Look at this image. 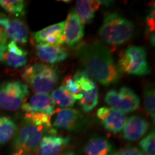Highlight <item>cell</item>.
<instances>
[{
    "instance_id": "cell-20",
    "label": "cell",
    "mask_w": 155,
    "mask_h": 155,
    "mask_svg": "<svg viewBox=\"0 0 155 155\" xmlns=\"http://www.w3.org/2000/svg\"><path fill=\"white\" fill-rule=\"evenodd\" d=\"M77 101L85 113L91 111L96 107L98 102V87L91 90L79 92Z\"/></svg>"
},
{
    "instance_id": "cell-19",
    "label": "cell",
    "mask_w": 155,
    "mask_h": 155,
    "mask_svg": "<svg viewBox=\"0 0 155 155\" xmlns=\"http://www.w3.org/2000/svg\"><path fill=\"white\" fill-rule=\"evenodd\" d=\"M86 155H112L113 146L110 141L102 137H94L84 148Z\"/></svg>"
},
{
    "instance_id": "cell-29",
    "label": "cell",
    "mask_w": 155,
    "mask_h": 155,
    "mask_svg": "<svg viewBox=\"0 0 155 155\" xmlns=\"http://www.w3.org/2000/svg\"><path fill=\"white\" fill-rule=\"evenodd\" d=\"M7 38L5 32H4L2 29L0 28V58H1L2 54L6 45H7Z\"/></svg>"
},
{
    "instance_id": "cell-23",
    "label": "cell",
    "mask_w": 155,
    "mask_h": 155,
    "mask_svg": "<svg viewBox=\"0 0 155 155\" xmlns=\"http://www.w3.org/2000/svg\"><path fill=\"white\" fill-rule=\"evenodd\" d=\"M0 6L7 12L16 17L25 15V4L22 0H0Z\"/></svg>"
},
{
    "instance_id": "cell-11",
    "label": "cell",
    "mask_w": 155,
    "mask_h": 155,
    "mask_svg": "<svg viewBox=\"0 0 155 155\" xmlns=\"http://www.w3.org/2000/svg\"><path fill=\"white\" fill-rule=\"evenodd\" d=\"M83 125V117L81 114L73 108H62L58 111L53 123L56 128L68 131H78Z\"/></svg>"
},
{
    "instance_id": "cell-3",
    "label": "cell",
    "mask_w": 155,
    "mask_h": 155,
    "mask_svg": "<svg viewBox=\"0 0 155 155\" xmlns=\"http://www.w3.org/2000/svg\"><path fill=\"white\" fill-rule=\"evenodd\" d=\"M22 78L36 94H48L53 91L59 81L58 71L55 67L35 63L25 68Z\"/></svg>"
},
{
    "instance_id": "cell-1",
    "label": "cell",
    "mask_w": 155,
    "mask_h": 155,
    "mask_svg": "<svg viewBox=\"0 0 155 155\" xmlns=\"http://www.w3.org/2000/svg\"><path fill=\"white\" fill-rule=\"evenodd\" d=\"M79 61L86 72L105 86L115 84L121 78V71L111 51L98 40L81 45L77 50Z\"/></svg>"
},
{
    "instance_id": "cell-10",
    "label": "cell",
    "mask_w": 155,
    "mask_h": 155,
    "mask_svg": "<svg viewBox=\"0 0 155 155\" xmlns=\"http://www.w3.org/2000/svg\"><path fill=\"white\" fill-rule=\"evenodd\" d=\"M96 115L104 128L111 133H118L123 130L127 119L124 114L108 107L98 108Z\"/></svg>"
},
{
    "instance_id": "cell-15",
    "label": "cell",
    "mask_w": 155,
    "mask_h": 155,
    "mask_svg": "<svg viewBox=\"0 0 155 155\" xmlns=\"http://www.w3.org/2000/svg\"><path fill=\"white\" fill-rule=\"evenodd\" d=\"M36 54L42 61L50 64L62 62L68 58L66 50L58 45L38 44Z\"/></svg>"
},
{
    "instance_id": "cell-28",
    "label": "cell",
    "mask_w": 155,
    "mask_h": 155,
    "mask_svg": "<svg viewBox=\"0 0 155 155\" xmlns=\"http://www.w3.org/2000/svg\"><path fill=\"white\" fill-rule=\"evenodd\" d=\"M114 155H144L141 150L136 147H127L119 151Z\"/></svg>"
},
{
    "instance_id": "cell-24",
    "label": "cell",
    "mask_w": 155,
    "mask_h": 155,
    "mask_svg": "<svg viewBox=\"0 0 155 155\" xmlns=\"http://www.w3.org/2000/svg\"><path fill=\"white\" fill-rule=\"evenodd\" d=\"M144 106L145 111L154 123L155 120V93L152 86H147L144 91Z\"/></svg>"
},
{
    "instance_id": "cell-9",
    "label": "cell",
    "mask_w": 155,
    "mask_h": 155,
    "mask_svg": "<svg viewBox=\"0 0 155 155\" xmlns=\"http://www.w3.org/2000/svg\"><path fill=\"white\" fill-rule=\"evenodd\" d=\"M84 35V26L74 9L68 15L64 22L63 32V43L69 46L77 44Z\"/></svg>"
},
{
    "instance_id": "cell-22",
    "label": "cell",
    "mask_w": 155,
    "mask_h": 155,
    "mask_svg": "<svg viewBox=\"0 0 155 155\" xmlns=\"http://www.w3.org/2000/svg\"><path fill=\"white\" fill-rule=\"evenodd\" d=\"M17 131L15 123L9 117H0V145L10 140Z\"/></svg>"
},
{
    "instance_id": "cell-13",
    "label": "cell",
    "mask_w": 155,
    "mask_h": 155,
    "mask_svg": "<svg viewBox=\"0 0 155 155\" xmlns=\"http://www.w3.org/2000/svg\"><path fill=\"white\" fill-rule=\"evenodd\" d=\"M70 142L69 137L50 134L44 136L38 147V155H58Z\"/></svg>"
},
{
    "instance_id": "cell-7",
    "label": "cell",
    "mask_w": 155,
    "mask_h": 155,
    "mask_svg": "<svg viewBox=\"0 0 155 155\" xmlns=\"http://www.w3.org/2000/svg\"><path fill=\"white\" fill-rule=\"evenodd\" d=\"M105 101L112 108L123 114L134 111L140 105L139 96L127 87H122L118 91H109L106 95Z\"/></svg>"
},
{
    "instance_id": "cell-18",
    "label": "cell",
    "mask_w": 155,
    "mask_h": 155,
    "mask_svg": "<svg viewBox=\"0 0 155 155\" xmlns=\"http://www.w3.org/2000/svg\"><path fill=\"white\" fill-rule=\"evenodd\" d=\"M102 1L93 0H79L75 2V12L80 18L83 25L88 24L94 18L95 13L100 6L103 5Z\"/></svg>"
},
{
    "instance_id": "cell-14",
    "label": "cell",
    "mask_w": 155,
    "mask_h": 155,
    "mask_svg": "<svg viewBox=\"0 0 155 155\" xmlns=\"http://www.w3.org/2000/svg\"><path fill=\"white\" fill-rule=\"evenodd\" d=\"M28 53L17 45L15 42L10 41L7 44L2 54L0 61L4 62L8 66L19 68L27 63Z\"/></svg>"
},
{
    "instance_id": "cell-27",
    "label": "cell",
    "mask_w": 155,
    "mask_h": 155,
    "mask_svg": "<svg viewBox=\"0 0 155 155\" xmlns=\"http://www.w3.org/2000/svg\"><path fill=\"white\" fill-rule=\"evenodd\" d=\"M154 7L151 8L148 16L147 17V32L150 33H154Z\"/></svg>"
},
{
    "instance_id": "cell-30",
    "label": "cell",
    "mask_w": 155,
    "mask_h": 155,
    "mask_svg": "<svg viewBox=\"0 0 155 155\" xmlns=\"http://www.w3.org/2000/svg\"><path fill=\"white\" fill-rule=\"evenodd\" d=\"M60 155H77V154L74 152H72V151H70V152L63 153V154H61Z\"/></svg>"
},
{
    "instance_id": "cell-26",
    "label": "cell",
    "mask_w": 155,
    "mask_h": 155,
    "mask_svg": "<svg viewBox=\"0 0 155 155\" xmlns=\"http://www.w3.org/2000/svg\"><path fill=\"white\" fill-rule=\"evenodd\" d=\"M141 152L144 155H155V134L152 131L139 143Z\"/></svg>"
},
{
    "instance_id": "cell-8",
    "label": "cell",
    "mask_w": 155,
    "mask_h": 155,
    "mask_svg": "<svg viewBox=\"0 0 155 155\" xmlns=\"http://www.w3.org/2000/svg\"><path fill=\"white\" fill-rule=\"evenodd\" d=\"M0 26L3 28L7 38H9L11 41L22 45L28 42V28L20 19L0 14Z\"/></svg>"
},
{
    "instance_id": "cell-5",
    "label": "cell",
    "mask_w": 155,
    "mask_h": 155,
    "mask_svg": "<svg viewBox=\"0 0 155 155\" xmlns=\"http://www.w3.org/2000/svg\"><path fill=\"white\" fill-rule=\"evenodd\" d=\"M120 71L134 75H146L150 73L144 48L132 45L125 50L119 61Z\"/></svg>"
},
{
    "instance_id": "cell-21",
    "label": "cell",
    "mask_w": 155,
    "mask_h": 155,
    "mask_svg": "<svg viewBox=\"0 0 155 155\" xmlns=\"http://www.w3.org/2000/svg\"><path fill=\"white\" fill-rule=\"evenodd\" d=\"M50 97L55 106L57 105L63 108L73 107L76 101L74 96L71 92H69L63 85L58 89L53 91Z\"/></svg>"
},
{
    "instance_id": "cell-17",
    "label": "cell",
    "mask_w": 155,
    "mask_h": 155,
    "mask_svg": "<svg viewBox=\"0 0 155 155\" xmlns=\"http://www.w3.org/2000/svg\"><path fill=\"white\" fill-rule=\"evenodd\" d=\"M149 129L146 120L138 116H132L127 119L123 129V137L128 141H136L142 137Z\"/></svg>"
},
{
    "instance_id": "cell-25",
    "label": "cell",
    "mask_w": 155,
    "mask_h": 155,
    "mask_svg": "<svg viewBox=\"0 0 155 155\" xmlns=\"http://www.w3.org/2000/svg\"><path fill=\"white\" fill-rule=\"evenodd\" d=\"M25 120L32 122L36 125L42 126L48 129H49L51 127V122H50L51 116H48L47 114L34 113V112L25 113Z\"/></svg>"
},
{
    "instance_id": "cell-12",
    "label": "cell",
    "mask_w": 155,
    "mask_h": 155,
    "mask_svg": "<svg viewBox=\"0 0 155 155\" xmlns=\"http://www.w3.org/2000/svg\"><path fill=\"white\" fill-rule=\"evenodd\" d=\"M25 113H41L52 116L55 113V104L48 94H36L22 106Z\"/></svg>"
},
{
    "instance_id": "cell-4",
    "label": "cell",
    "mask_w": 155,
    "mask_h": 155,
    "mask_svg": "<svg viewBox=\"0 0 155 155\" xmlns=\"http://www.w3.org/2000/svg\"><path fill=\"white\" fill-rule=\"evenodd\" d=\"M45 127L25 120L12 144V155H32L38 150Z\"/></svg>"
},
{
    "instance_id": "cell-16",
    "label": "cell",
    "mask_w": 155,
    "mask_h": 155,
    "mask_svg": "<svg viewBox=\"0 0 155 155\" xmlns=\"http://www.w3.org/2000/svg\"><path fill=\"white\" fill-rule=\"evenodd\" d=\"M64 22L48 26L33 34L34 39L38 44H63V32Z\"/></svg>"
},
{
    "instance_id": "cell-6",
    "label": "cell",
    "mask_w": 155,
    "mask_h": 155,
    "mask_svg": "<svg viewBox=\"0 0 155 155\" xmlns=\"http://www.w3.org/2000/svg\"><path fill=\"white\" fill-rule=\"evenodd\" d=\"M30 94L28 86L18 81H7L0 86V107L15 111L23 105Z\"/></svg>"
},
{
    "instance_id": "cell-2",
    "label": "cell",
    "mask_w": 155,
    "mask_h": 155,
    "mask_svg": "<svg viewBox=\"0 0 155 155\" xmlns=\"http://www.w3.org/2000/svg\"><path fill=\"white\" fill-rule=\"evenodd\" d=\"M134 32L130 20L118 13H108L98 30L100 38L106 44L121 45L129 41Z\"/></svg>"
}]
</instances>
